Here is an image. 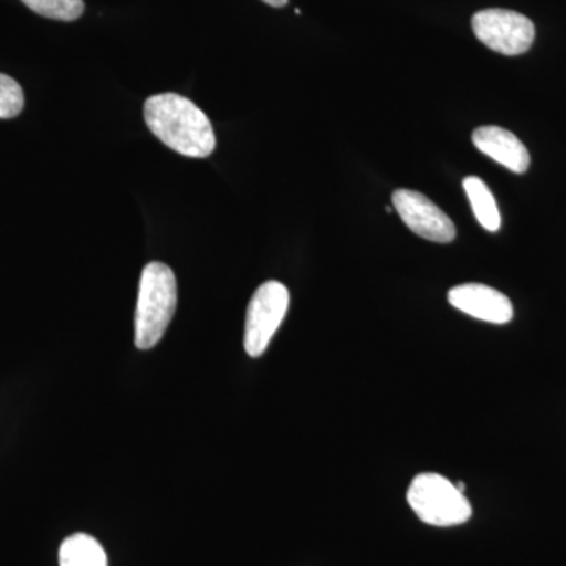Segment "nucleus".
Returning a JSON list of instances; mask_svg holds the SVG:
<instances>
[{
    "label": "nucleus",
    "mask_w": 566,
    "mask_h": 566,
    "mask_svg": "<svg viewBox=\"0 0 566 566\" xmlns=\"http://www.w3.org/2000/svg\"><path fill=\"white\" fill-rule=\"evenodd\" d=\"M148 129L170 150L188 158H208L216 148L210 118L185 96L163 93L144 106Z\"/></svg>",
    "instance_id": "f257e3e1"
},
{
    "label": "nucleus",
    "mask_w": 566,
    "mask_h": 566,
    "mask_svg": "<svg viewBox=\"0 0 566 566\" xmlns=\"http://www.w3.org/2000/svg\"><path fill=\"white\" fill-rule=\"evenodd\" d=\"M406 499L419 520L430 526H461L472 516V506L464 493L455 483L433 472L416 475Z\"/></svg>",
    "instance_id": "7ed1b4c3"
},
{
    "label": "nucleus",
    "mask_w": 566,
    "mask_h": 566,
    "mask_svg": "<svg viewBox=\"0 0 566 566\" xmlns=\"http://www.w3.org/2000/svg\"><path fill=\"white\" fill-rule=\"evenodd\" d=\"M177 308V279L167 264L153 262L142 271L136 307V346L150 349L161 340Z\"/></svg>",
    "instance_id": "f03ea898"
},
{
    "label": "nucleus",
    "mask_w": 566,
    "mask_h": 566,
    "mask_svg": "<svg viewBox=\"0 0 566 566\" xmlns=\"http://www.w3.org/2000/svg\"><path fill=\"white\" fill-rule=\"evenodd\" d=\"M392 203L401 221L417 237L441 244L455 240V223L423 193L411 189H398L394 192Z\"/></svg>",
    "instance_id": "423d86ee"
},
{
    "label": "nucleus",
    "mask_w": 566,
    "mask_h": 566,
    "mask_svg": "<svg viewBox=\"0 0 566 566\" xmlns=\"http://www.w3.org/2000/svg\"><path fill=\"white\" fill-rule=\"evenodd\" d=\"M263 2L268 3V6L275 7V9H282V7L289 3V0H263Z\"/></svg>",
    "instance_id": "ddd939ff"
},
{
    "label": "nucleus",
    "mask_w": 566,
    "mask_h": 566,
    "mask_svg": "<svg viewBox=\"0 0 566 566\" xmlns=\"http://www.w3.org/2000/svg\"><path fill=\"white\" fill-rule=\"evenodd\" d=\"M24 109V92L13 77L0 73V118H14Z\"/></svg>",
    "instance_id": "f8f14e48"
},
{
    "label": "nucleus",
    "mask_w": 566,
    "mask_h": 566,
    "mask_svg": "<svg viewBox=\"0 0 566 566\" xmlns=\"http://www.w3.org/2000/svg\"><path fill=\"white\" fill-rule=\"evenodd\" d=\"M290 305L289 289L270 281L259 286L249 303L245 315L244 348L251 357H260L277 333Z\"/></svg>",
    "instance_id": "20e7f679"
},
{
    "label": "nucleus",
    "mask_w": 566,
    "mask_h": 566,
    "mask_svg": "<svg viewBox=\"0 0 566 566\" xmlns=\"http://www.w3.org/2000/svg\"><path fill=\"white\" fill-rule=\"evenodd\" d=\"M61 566H107L103 546L93 536L74 534L62 543L59 551Z\"/></svg>",
    "instance_id": "1a4fd4ad"
},
{
    "label": "nucleus",
    "mask_w": 566,
    "mask_h": 566,
    "mask_svg": "<svg viewBox=\"0 0 566 566\" xmlns=\"http://www.w3.org/2000/svg\"><path fill=\"white\" fill-rule=\"evenodd\" d=\"M463 186L476 221L488 232H497L501 229V212L485 181L479 177H468L464 178Z\"/></svg>",
    "instance_id": "9d476101"
},
{
    "label": "nucleus",
    "mask_w": 566,
    "mask_h": 566,
    "mask_svg": "<svg viewBox=\"0 0 566 566\" xmlns=\"http://www.w3.org/2000/svg\"><path fill=\"white\" fill-rule=\"evenodd\" d=\"M475 148L515 174L527 172L531 155L515 134L499 126H482L472 134Z\"/></svg>",
    "instance_id": "6e6552de"
},
{
    "label": "nucleus",
    "mask_w": 566,
    "mask_h": 566,
    "mask_svg": "<svg viewBox=\"0 0 566 566\" xmlns=\"http://www.w3.org/2000/svg\"><path fill=\"white\" fill-rule=\"evenodd\" d=\"M449 303L463 314L486 323L506 324L513 318L509 297L482 283L453 286L449 292Z\"/></svg>",
    "instance_id": "0eeeda50"
},
{
    "label": "nucleus",
    "mask_w": 566,
    "mask_h": 566,
    "mask_svg": "<svg viewBox=\"0 0 566 566\" xmlns=\"http://www.w3.org/2000/svg\"><path fill=\"white\" fill-rule=\"evenodd\" d=\"M28 9L55 21H76L84 13L82 0H21Z\"/></svg>",
    "instance_id": "9b49d317"
},
{
    "label": "nucleus",
    "mask_w": 566,
    "mask_h": 566,
    "mask_svg": "<svg viewBox=\"0 0 566 566\" xmlns=\"http://www.w3.org/2000/svg\"><path fill=\"white\" fill-rule=\"evenodd\" d=\"M472 31L491 51L520 55L531 50L535 40L534 22L512 10H482L472 17Z\"/></svg>",
    "instance_id": "39448f33"
}]
</instances>
